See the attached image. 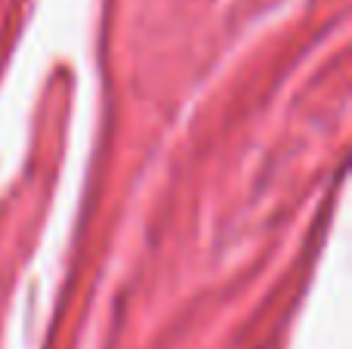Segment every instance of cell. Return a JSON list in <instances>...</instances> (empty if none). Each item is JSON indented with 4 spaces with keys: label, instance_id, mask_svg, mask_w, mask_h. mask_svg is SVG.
<instances>
[]
</instances>
